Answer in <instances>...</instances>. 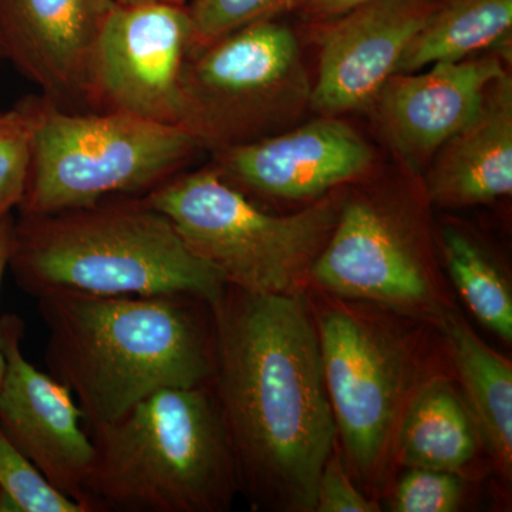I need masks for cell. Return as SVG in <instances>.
Segmentation results:
<instances>
[{"mask_svg": "<svg viewBox=\"0 0 512 512\" xmlns=\"http://www.w3.org/2000/svg\"><path fill=\"white\" fill-rule=\"evenodd\" d=\"M441 251L451 284L478 322L512 342V286L507 271L487 248L456 225L441 231Z\"/></svg>", "mask_w": 512, "mask_h": 512, "instance_id": "20", "label": "cell"}, {"mask_svg": "<svg viewBox=\"0 0 512 512\" xmlns=\"http://www.w3.org/2000/svg\"><path fill=\"white\" fill-rule=\"evenodd\" d=\"M47 330L46 366L72 392L92 427L168 387L210 384V303L187 293L36 296Z\"/></svg>", "mask_w": 512, "mask_h": 512, "instance_id": "2", "label": "cell"}, {"mask_svg": "<svg viewBox=\"0 0 512 512\" xmlns=\"http://www.w3.org/2000/svg\"><path fill=\"white\" fill-rule=\"evenodd\" d=\"M372 2L377 0H309V5L316 16L332 18V16L345 15L349 10Z\"/></svg>", "mask_w": 512, "mask_h": 512, "instance_id": "27", "label": "cell"}, {"mask_svg": "<svg viewBox=\"0 0 512 512\" xmlns=\"http://www.w3.org/2000/svg\"><path fill=\"white\" fill-rule=\"evenodd\" d=\"M305 298L343 460L363 493L376 498L396 473L404 414L420 387L444 372L431 349L436 325L315 286Z\"/></svg>", "mask_w": 512, "mask_h": 512, "instance_id": "3", "label": "cell"}, {"mask_svg": "<svg viewBox=\"0 0 512 512\" xmlns=\"http://www.w3.org/2000/svg\"><path fill=\"white\" fill-rule=\"evenodd\" d=\"M143 200L228 286L256 295H303L343 197L335 190L295 214H269L210 167L174 175Z\"/></svg>", "mask_w": 512, "mask_h": 512, "instance_id": "6", "label": "cell"}, {"mask_svg": "<svg viewBox=\"0 0 512 512\" xmlns=\"http://www.w3.org/2000/svg\"><path fill=\"white\" fill-rule=\"evenodd\" d=\"M0 490L12 495L23 512H89L56 490L0 427Z\"/></svg>", "mask_w": 512, "mask_h": 512, "instance_id": "21", "label": "cell"}, {"mask_svg": "<svg viewBox=\"0 0 512 512\" xmlns=\"http://www.w3.org/2000/svg\"><path fill=\"white\" fill-rule=\"evenodd\" d=\"M211 309L210 389L239 494L254 511L315 512L338 430L305 293L256 295L227 285Z\"/></svg>", "mask_w": 512, "mask_h": 512, "instance_id": "1", "label": "cell"}, {"mask_svg": "<svg viewBox=\"0 0 512 512\" xmlns=\"http://www.w3.org/2000/svg\"><path fill=\"white\" fill-rule=\"evenodd\" d=\"M111 0H0L3 59L72 113H96L93 60Z\"/></svg>", "mask_w": 512, "mask_h": 512, "instance_id": "12", "label": "cell"}, {"mask_svg": "<svg viewBox=\"0 0 512 512\" xmlns=\"http://www.w3.org/2000/svg\"><path fill=\"white\" fill-rule=\"evenodd\" d=\"M336 446L330 453L316 485L315 512L382 511V505L376 498L359 490Z\"/></svg>", "mask_w": 512, "mask_h": 512, "instance_id": "25", "label": "cell"}, {"mask_svg": "<svg viewBox=\"0 0 512 512\" xmlns=\"http://www.w3.org/2000/svg\"><path fill=\"white\" fill-rule=\"evenodd\" d=\"M439 329L481 441L498 473L511 483V362L478 338L457 308L443 316Z\"/></svg>", "mask_w": 512, "mask_h": 512, "instance_id": "17", "label": "cell"}, {"mask_svg": "<svg viewBox=\"0 0 512 512\" xmlns=\"http://www.w3.org/2000/svg\"><path fill=\"white\" fill-rule=\"evenodd\" d=\"M120 5H140V3H170V5L185 6L191 3L192 0H111Z\"/></svg>", "mask_w": 512, "mask_h": 512, "instance_id": "29", "label": "cell"}, {"mask_svg": "<svg viewBox=\"0 0 512 512\" xmlns=\"http://www.w3.org/2000/svg\"><path fill=\"white\" fill-rule=\"evenodd\" d=\"M13 224L8 217L0 220V289H2L3 278H5L6 269L9 268L10 255L13 247ZM3 373H5V355L2 348V328H0V384H2Z\"/></svg>", "mask_w": 512, "mask_h": 512, "instance_id": "26", "label": "cell"}, {"mask_svg": "<svg viewBox=\"0 0 512 512\" xmlns=\"http://www.w3.org/2000/svg\"><path fill=\"white\" fill-rule=\"evenodd\" d=\"M0 512L23 511L22 508H20L18 501H16L15 498L12 497V495H9L8 493H5V491L0 490Z\"/></svg>", "mask_w": 512, "mask_h": 512, "instance_id": "28", "label": "cell"}, {"mask_svg": "<svg viewBox=\"0 0 512 512\" xmlns=\"http://www.w3.org/2000/svg\"><path fill=\"white\" fill-rule=\"evenodd\" d=\"M431 12L413 0H377L339 16L319 37L312 109L335 116L373 103Z\"/></svg>", "mask_w": 512, "mask_h": 512, "instance_id": "14", "label": "cell"}, {"mask_svg": "<svg viewBox=\"0 0 512 512\" xmlns=\"http://www.w3.org/2000/svg\"><path fill=\"white\" fill-rule=\"evenodd\" d=\"M512 28V0H448L431 12L397 66L413 73L436 63L460 62L504 42Z\"/></svg>", "mask_w": 512, "mask_h": 512, "instance_id": "19", "label": "cell"}, {"mask_svg": "<svg viewBox=\"0 0 512 512\" xmlns=\"http://www.w3.org/2000/svg\"><path fill=\"white\" fill-rule=\"evenodd\" d=\"M296 0H192L190 12L194 46L207 45L235 30L271 19Z\"/></svg>", "mask_w": 512, "mask_h": 512, "instance_id": "24", "label": "cell"}, {"mask_svg": "<svg viewBox=\"0 0 512 512\" xmlns=\"http://www.w3.org/2000/svg\"><path fill=\"white\" fill-rule=\"evenodd\" d=\"M194 46L185 6L111 2L93 60L94 110L180 126L181 76Z\"/></svg>", "mask_w": 512, "mask_h": 512, "instance_id": "10", "label": "cell"}, {"mask_svg": "<svg viewBox=\"0 0 512 512\" xmlns=\"http://www.w3.org/2000/svg\"><path fill=\"white\" fill-rule=\"evenodd\" d=\"M0 57H3V56H2V49H0Z\"/></svg>", "mask_w": 512, "mask_h": 512, "instance_id": "30", "label": "cell"}, {"mask_svg": "<svg viewBox=\"0 0 512 512\" xmlns=\"http://www.w3.org/2000/svg\"><path fill=\"white\" fill-rule=\"evenodd\" d=\"M33 127V158L22 215L146 195L180 173L202 148L183 127L99 111L72 113L45 97L20 101Z\"/></svg>", "mask_w": 512, "mask_h": 512, "instance_id": "7", "label": "cell"}, {"mask_svg": "<svg viewBox=\"0 0 512 512\" xmlns=\"http://www.w3.org/2000/svg\"><path fill=\"white\" fill-rule=\"evenodd\" d=\"M9 266L35 296L187 293L212 305L227 288L220 272L192 254L171 221L143 197L22 215L13 228Z\"/></svg>", "mask_w": 512, "mask_h": 512, "instance_id": "4", "label": "cell"}, {"mask_svg": "<svg viewBox=\"0 0 512 512\" xmlns=\"http://www.w3.org/2000/svg\"><path fill=\"white\" fill-rule=\"evenodd\" d=\"M464 497L463 476L413 467L394 485L389 507L394 512H456Z\"/></svg>", "mask_w": 512, "mask_h": 512, "instance_id": "23", "label": "cell"}, {"mask_svg": "<svg viewBox=\"0 0 512 512\" xmlns=\"http://www.w3.org/2000/svg\"><path fill=\"white\" fill-rule=\"evenodd\" d=\"M373 153L345 121L325 117L215 153L214 170L242 192L319 200L369 170Z\"/></svg>", "mask_w": 512, "mask_h": 512, "instance_id": "13", "label": "cell"}, {"mask_svg": "<svg viewBox=\"0 0 512 512\" xmlns=\"http://www.w3.org/2000/svg\"><path fill=\"white\" fill-rule=\"evenodd\" d=\"M481 441L454 376H431L410 403L396 440L397 467L429 468L464 476Z\"/></svg>", "mask_w": 512, "mask_h": 512, "instance_id": "18", "label": "cell"}, {"mask_svg": "<svg viewBox=\"0 0 512 512\" xmlns=\"http://www.w3.org/2000/svg\"><path fill=\"white\" fill-rule=\"evenodd\" d=\"M0 328L5 355L0 427L56 490L93 512L86 485L94 446L82 427V409L63 383L40 372L23 355L18 318L9 316Z\"/></svg>", "mask_w": 512, "mask_h": 512, "instance_id": "11", "label": "cell"}, {"mask_svg": "<svg viewBox=\"0 0 512 512\" xmlns=\"http://www.w3.org/2000/svg\"><path fill=\"white\" fill-rule=\"evenodd\" d=\"M311 286L436 326L456 309L409 217L367 197L343 198L335 228L313 264Z\"/></svg>", "mask_w": 512, "mask_h": 512, "instance_id": "9", "label": "cell"}, {"mask_svg": "<svg viewBox=\"0 0 512 512\" xmlns=\"http://www.w3.org/2000/svg\"><path fill=\"white\" fill-rule=\"evenodd\" d=\"M298 40L266 19L192 46L181 76L180 127L202 150L268 137L309 103Z\"/></svg>", "mask_w": 512, "mask_h": 512, "instance_id": "8", "label": "cell"}, {"mask_svg": "<svg viewBox=\"0 0 512 512\" xmlns=\"http://www.w3.org/2000/svg\"><path fill=\"white\" fill-rule=\"evenodd\" d=\"M33 158V127L22 103L0 111V220L25 197Z\"/></svg>", "mask_w": 512, "mask_h": 512, "instance_id": "22", "label": "cell"}, {"mask_svg": "<svg viewBox=\"0 0 512 512\" xmlns=\"http://www.w3.org/2000/svg\"><path fill=\"white\" fill-rule=\"evenodd\" d=\"M441 208L490 204L512 192V80L505 72L488 86L473 120L434 156L426 180Z\"/></svg>", "mask_w": 512, "mask_h": 512, "instance_id": "16", "label": "cell"}, {"mask_svg": "<svg viewBox=\"0 0 512 512\" xmlns=\"http://www.w3.org/2000/svg\"><path fill=\"white\" fill-rule=\"evenodd\" d=\"M505 72L497 56H487L394 74L373 101L384 136L419 170L473 120L488 86Z\"/></svg>", "mask_w": 512, "mask_h": 512, "instance_id": "15", "label": "cell"}, {"mask_svg": "<svg viewBox=\"0 0 512 512\" xmlns=\"http://www.w3.org/2000/svg\"><path fill=\"white\" fill-rule=\"evenodd\" d=\"M90 433L93 512H225L239 494L210 384L160 390Z\"/></svg>", "mask_w": 512, "mask_h": 512, "instance_id": "5", "label": "cell"}]
</instances>
